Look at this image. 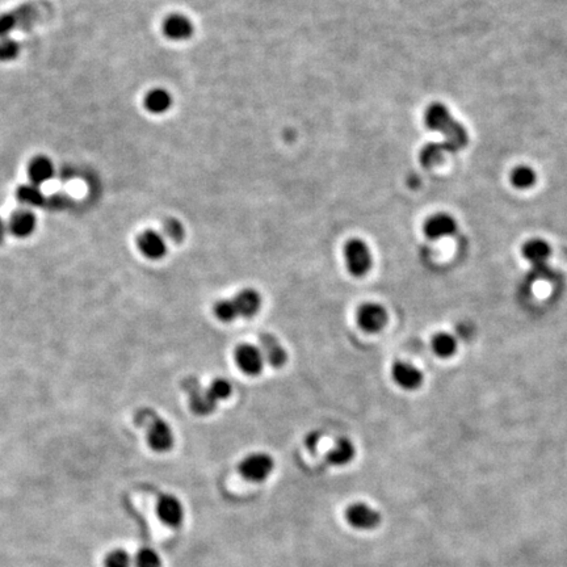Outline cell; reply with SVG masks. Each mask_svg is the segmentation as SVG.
<instances>
[{
  "label": "cell",
  "instance_id": "1",
  "mask_svg": "<svg viewBox=\"0 0 567 567\" xmlns=\"http://www.w3.org/2000/svg\"><path fill=\"white\" fill-rule=\"evenodd\" d=\"M424 121L431 130L440 132L444 135V144L451 149L452 153H456L467 145L469 135L467 129L451 114L444 104H431L425 111Z\"/></svg>",
  "mask_w": 567,
  "mask_h": 567
},
{
  "label": "cell",
  "instance_id": "2",
  "mask_svg": "<svg viewBox=\"0 0 567 567\" xmlns=\"http://www.w3.org/2000/svg\"><path fill=\"white\" fill-rule=\"evenodd\" d=\"M345 266L354 278H364L372 268V251L360 238H352L345 245Z\"/></svg>",
  "mask_w": 567,
  "mask_h": 567
},
{
  "label": "cell",
  "instance_id": "3",
  "mask_svg": "<svg viewBox=\"0 0 567 567\" xmlns=\"http://www.w3.org/2000/svg\"><path fill=\"white\" fill-rule=\"evenodd\" d=\"M147 427V441L156 452H167L174 446V432L166 421L156 416L151 411L145 412Z\"/></svg>",
  "mask_w": 567,
  "mask_h": 567
},
{
  "label": "cell",
  "instance_id": "4",
  "mask_svg": "<svg viewBox=\"0 0 567 567\" xmlns=\"http://www.w3.org/2000/svg\"><path fill=\"white\" fill-rule=\"evenodd\" d=\"M275 469L273 458L267 453H252L239 462V473L251 482H262L267 479Z\"/></svg>",
  "mask_w": 567,
  "mask_h": 567
},
{
  "label": "cell",
  "instance_id": "5",
  "mask_svg": "<svg viewBox=\"0 0 567 567\" xmlns=\"http://www.w3.org/2000/svg\"><path fill=\"white\" fill-rule=\"evenodd\" d=\"M358 326L369 334L379 333L388 323L389 315L386 309L376 302L363 303L356 312Z\"/></svg>",
  "mask_w": 567,
  "mask_h": 567
},
{
  "label": "cell",
  "instance_id": "6",
  "mask_svg": "<svg viewBox=\"0 0 567 567\" xmlns=\"http://www.w3.org/2000/svg\"><path fill=\"white\" fill-rule=\"evenodd\" d=\"M184 388L188 391L189 406H190V410L195 414L205 416V415L214 412V410L217 409L218 403L211 400L208 389L202 388L200 382L196 378H187Z\"/></svg>",
  "mask_w": 567,
  "mask_h": 567
},
{
  "label": "cell",
  "instance_id": "7",
  "mask_svg": "<svg viewBox=\"0 0 567 567\" xmlns=\"http://www.w3.org/2000/svg\"><path fill=\"white\" fill-rule=\"evenodd\" d=\"M235 361L239 369L247 376L260 375L264 365V357L260 348L248 343L238 345V348L235 349Z\"/></svg>",
  "mask_w": 567,
  "mask_h": 567
},
{
  "label": "cell",
  "instance_id": "8",
  "mask_svg": "<svg viewBox=\"0 0 567 567\" xmlns=\"http://www.w3.org/2000/svg\"><path fill=\"white\" fill-rule=\"evenodd\" d=\"M345 519L357 529H375L381 523V513L365 503H354L345 510Z\"/></svg>",
  "mask_w": 567,
  "mask_h": 567
},
{
  "label": "cell",
  "instance_id": "9",
  "mask_svg": "<svg viewBox=\"0 0 567 567\" xmlns=\"http://www.w3.org/2000/svg\"><path fill=\"white\" fill-rule=\"evenodd\" d=\"M163 33L172 41H187L195 32L192 20L186 15L172 13L163 22Z\"/></svg>",
  "mask_w": 567,
  "mask_h": 567
},
{
  "label": "cell",
  "instance_id": "10",
  "mask_svg": "<svg viewBox=\"0 0 567 567\" xmlns=\"http://www.w3.org/2000/svg\"><path fill=\"white\" fill-rule=\"evenodd\" d=\"M259 343H260V351L263 354V357L271 367L281 368L287 364V361H288L287 349L280 343V340L275 335L268 334V333L260 334Z\"/></svg>",
  "mask_w": 567,
  "mask_h": 567
},
{
  "label": "cell",
  "instance_id": "11",
  "mask_svg": "<svg viewBox=\"0 0 567 567\" xmlns=\"http://www.w3.org/2000/svg\"><path fill=\"white\" fill-rule=\"evenodd\" d=\"M156 513L159 519L168 527H179L184 519V508L176 497L171 494L162 495L156 503Z\"/></svg>",
  "mask_w": 567,
  "mask_h": 567
},
{
  "label": "cell",
  "instance_id": "12",
  "mask_svg": "<svg viewBox=\"0 0 567 567\" xmlns=\"http://www.w3.org/2000/svg\"><path fill=\"white\" fill-rule=\"evenodd\" d=\"M391 376L402 389L416 390L422 386V370L407 361H397L391 368Z\"/></svg>",
  "mask_w": 567,
  "mask_h": 567
},
{
  "label": "cell",
  "instance_id": "13",
  "mask_svg": "<svg viewBox=\"0 0 567 567\" xmlns=\"http://www.w3.org/2000/svg\"><path fill=\"white\" fill-rule=\"evenodd\" d=\"M457 232V223L455 218L446 213H437L427 220L424 223V234L430 239H440L451 236Z\"/></svg>",
  "mask_w": 567,
  "mask_h": 567
},
{
  "label": "cell",
  "instance_id": "14",
  "mask_svg": "<svg viewBox=\"0 0 567 567\" xmlns=\"http://www.w3.org/2000/svg\"><path fill=\"white\" fill-rule=\"evenodd\" d=\"M141 252L151 260H159L167 254V243L162 234L154 230H146L138 238Z\"/></svg>",
  "mask_w": 567,
  "mask_h": 567
},
{
  "label": "cell",
  "instance_id": "15",
  "mask_svg": "<svg viewBox=\"0 0 567 567\" xmlns=\"http://www.w3.org/2000/svg\"><path fill=\"white\" fill-rule=\"evenodd\" d=\"M239 317L251 318L262 308V296L257 290L252 288H245L239 290L233 298Z\"/></svg>",
  "mask_w": 567,
  "mask_h": 567
},
{
  "label": "cell",
  "instance_id": "16",
  "mask_svg": "<svg viewBox=\"0 0 567 567\" xmlns=\"http://www.w3.org/2000/svg\"><path fill=\"white\" fill-rule=\"evenodd\" d=\"M522 252H523L524 257L529 263H532L534 267L544 268L549 257L552 255V248L544 239L534 238L524 243Z\"/></svg>",
  "mask_w": 567,
  "mask_h": 567
},
{
  "label": "cell",
  "instance_id": "17",
  "mask_svg": "<svg viewBox=\"0 0 567 567\" xmlns=\"http://www.w3.org/2000/svg\"><path fill=\"white\" fill-rule=\"evenodd\" d=\"M54 172L56 169L53 162L46 156H36L28 166V176L31 179L32 184L36 186H41L49 181L54 176Z\"/></svg>",
  "mask_w": 567,
  "mask_h": 567
},
{
  "label": "cell",
  "instance_id": "18",
  "mask_svg": "<svg viewBox=\"0 0 567 567\" xmlns=\"http://www.w3.org/2000/svg\"><path fill=\"white\" fill-rule=\"evenodd\" d=\"M355 455L356 449L352 441L347 437H339L327 453V461L335 467H345L354 460Z\"/></svg>",
  "mask_w": 567,
  "mask_h": 567
},
{
  "label": "cell",
  "instance_id": "19",
  "mask_svg": "<svg viewBox=\"0 0 567 567\" xmlns=\"http://www.w3.org/2000/svg\"><path fill=\"white\" fill-rule=\"evenodd\" d=\"M144 105L153 114H163L171 109L172 96L167 89L156 87L146 93Z\"/></svg>",
  "mask_w": 567,
  "mask_h": 567
},
{
  "label": "cell",
  "instance_id": "20",
  "mask_svg": "<svg viewBox=\"0 0 567 567\" xmlns=\"http://www.w3.org/2000/svg\"><path fill=\"white\" fill-rule=\"evenodd\" d=\"M36 225H37L36 216L32 211H19L13 216L10 223V229L13 235L19 238H27L31 234H33Z\"/></svg>",
  "mask_w": 567,
  "mask_h": 567
},
{
  "label": "cell",
  "instance_id": "21",
  "mask_svg": "<svg viewBox=\"0 0 567 567\" xmlns=\"http://www.w3.org/2000/svg\"><path fill=\"white\" fill-rule=\"evenodd\" d=\"M451 149L443 144H430L421 151V162L425 168H431L439 165L446 154H451Z\"/></svg>",
  "mask_w": 567,
  "mask_h": 567
},
{
  "label": "cell",
  "instance_id": "22",
  "mask_svg": "<svg viewBox=\"0 0 567 567\" xmlns=\"http://www.w3.org/2000/svg\"><path fill=\"white\" fill-rule=\"evenodd\" d=\"M432 349L437 356L451 357L457 349V340L453 335L448 333H439L432 338Z\"/></svg>",
  "mask_w": 567,
  "mask_h": 567
},
{
  "label": "cell",
  "instance_id": "23",
  "mask_svg": "<svg viewBox=\"0 0 567 567\" xmlns=\"http://www.w3.org/2000/svg\"><path fill=\"white\" fill-rule=\"evenodd\" d=\"M510 179L513 187L517 189H528L534 186L537 175L532 168L528 166H519L512 169Z\"/></svg>",
  "mask_w": 567,
  "mask_h": 567
},
{
  "label": "cell",
  "instance_id": "24",
  "mask_svg": "<svg viewBox=\"0 0 567 567\" xmlns=\"http://www.w3.org/2000/svg\"><path fill=\"white\" fill-rule=\"evenodd\" d=\"M214 314H216L217 319H220L223 323L233 322L236 318H239V314H238L233 298H223V300L217 301L214 305Z\"/></svg>",
  "mask_w": 567,
  "mask_h": 567
},
{
  "label": "cell",
  "instance_id": "25",
  "mask_svg": "<svg viewBox=\"0 0 567 567\" xmlns=\"http://www.w3.org/2000/svg\"><path fill=\"white\" fill-rule=\"evenodd\" d=\"M17 197L22 202L31 205V206H37L44 202V195H43L41 189L38 188V186L32 184V183L27 184V186H22L20 188L17 189Z\"/></svg>",
  "mask_w": 567,
  "mask_h": 567
},
{
  "label": "cell",
  "instance_id": "26",
  "mask_svg": "<svg viewBox=\"0 0 567 567\" xmlns=\"http://www.w3.org/2000/svg\"><path fill=\"white\" fill-rule=\"evenodd\" d=\"M208 393L211 397V400L214 402H220V400H227L232 394H233V386L232 384L225 379V378H217L211 382V385L206 388Z\"/></svg>",
  "mask_w": 567,
  "mask_h": 567
},
{
  "label": "cell",
  "instance_id": "27",
  "mask_svg": "<svg viewBox=\"0 0 567 567\" xmlns=\"http://www.w3.org/2000/svg\"><path fill=\"white\" fill-rule=\"evenodd\" d=\"M134 565L135 567H160L162 561L154 549L144 547L137 553V556L134 558Z\"/></svg>",
  "mask_w": 567,
  "mask_h": 567
},
{
  "label": "cell",
  "instance_id": "28",
  "mask_svg": "<svg viewBox=\"0 0 567 567\" xmlns=\"http://www.w3.org/2000/svg\"><path fill=\"white\" fill-rule=\"evenodd\" d=\"M20 54V45L10 37L0 40V62H10Z\"/></svg>",
  "mask_w": 567,
  "mask_h": 567
},
{
  "label": "cell",
  "instance_id": "29",
  "mask_svg": "<svg viewBox=\"0 0 567 567\" xmlns=\"http://www.w3.org/2000/svg\"><path fill=\"white\" fill-rule=\"evenodd\" d=\"M163 230H165V233H166L168 238H169L172 242H175V243H180V242L184 239V236H186L184 226L181 225L180 221L175 220V218L166 220V222L163 225Z\"/></svg>",
  "mask_w": 567,
  "mask_h": 567
},
{
  "label": "cell",
  "instance_id": "30",
  "mask_svg": "<svg viewBox=\"0 0 567 567\" xmlns=\"http://www.w3.org/2000/svg\"><path fill=\"white\" fill-rule=\"evenodd\" d=\"M105 567H132V558L125 550H113L105 558Z\"/></svg>",
  "mask_w": 567,
  "mask_h": 567
},
{
  "label": "cell",
  "instance_id": "31",
  "mask_svg": "<svg viewBox=\"0 0 567 567\" xmlns=\"http://www.w3.org/2000/svg\"><path fill=\"white\" fill-rule=\"evenodd\" d=\"M15 25H16V17L11 13L0 16V37H7V34L11 32L12 29L15 28Z\"/></svg>",
  "mask_w": 567,
  "mask_h": 567
},
{
  "label": "cell",
  "instance_id": "32",
  "mask_svg": "<svg viewBox=\"0 0 567 567\" xmlns=\"http://www.w3.org/2000/svg\"><path fill=\"white\" fill-rule=\"evenodd\" d=\"M6 233H7L6 223L3 222V220L0 218V243L3 242V239H4V236H6Z\"/></svg>",
  "mask_w": 567,
  "mask_h": 567
}]
</instances>
